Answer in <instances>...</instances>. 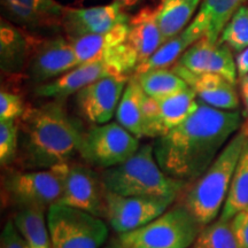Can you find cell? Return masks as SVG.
<instances>
[{"label": "cell", "instance_id": "6da1fadb", "mask_svg": "<svg viewBox=\"0 0 248 248\" xmlns=\"http://www.w3.org/2000/svg\"><path fill=\"white\" fill-rule=\"evenodd\" d=\"M243 125L240 110L217 109L199 100V106L184 122L155 139V157L170 177L191 184Z\"/></svg>", "mask_w": 248, "mask_h": 248}, {"label": "cell", "instance_id": "7a4b0ae2", "mask_svg": "<svg viewBox=\"0 0 248 248\" xmlns=\"http://www.w3.org/2000/svg\"><path fill=\"white\" fill-rule=\"evenodd\" d=\"M18 125L17 156L23 169H52L79 154L84 132L60 102L26 109Z\"/></svg>", "mask_w": 248, "mask_h": 248}, {"label": "cell", "instance_id": "3957f363", "mask_svg": "<svg viewBox=\"0 0 248 248\" xmlns=\"http://www.w3.org/2000/svg\"><path fill=\"white\" fill-rule=\"evenodd\" d=\"M106 191L123 197H154L177 200L188 183L170 177L163 171L151 144L138 151L119 166L101 171Z\"/></svg>", "mask_w": 248, "mask_h": 248}, {"label": "cell", "instance_id": "277c9868", "mask_svg": "<svg viewBox=\"0 0 248 248\" xmlns=\"http://www.w3.org/2000/svg\"><path fill=\"white\" fill-rule=\"evenodd\" d=\"M247 135L246 126L243 125L209 168L197 181L191 183L182 194V202L202 226L215 221L222 213Z\"/></svg>", "mask_w": 248, "mask_h": 248}, {"label": "cell", "instance_id": "5b68a950", "mask_svg": "<svg viewBox=\"0 0 248 248\" xmlns=\"http://www.w3.org/2000/svg\"><path fill=\"white\" fill-rule=\"evenodd\" d=\"M202 228L181 201L145 226L119 234V241L124 248H191Z\"/></svg>", "mask_w": 248, "mask_h": 248}, {"label": "cell", "instance_id": "8992f818", "mask_svg": "<svg viewBox=\"0 0 248 248\" xmlns=\"http://www.w3.org/2000/svg\"><path fill=\"white\" fill-rule=\"evenodd\" d=\"M53 248H101L108 237L104 218L55 203L46 213Z\"/></svg>", "mask_w": 248, "mask_h": 248}, {"label": "cell", "instance_id": "52a82bcc", "mask_svg": "<svg viewBox=\"0 0 248 248\" xmlns=\"http://www.w3.org/2000/svg\"><path fill=\"white\" fill-rule=\"evenodd\" d=\"M139 147V138L120 123L109 122L93 125L84 132L79 155L86 163L104 170L123 163Z\"/></svg>", "mask_w": 248, "mask_h": 248}, {"label": "cell", "instance_id": "ba28073f", "mask_svg": "<svg viewBox=\"0 0 248 248\" xmlns=\"http://www.w3.org/2000/svg\"><path fill=\"white\" fill-rule=\"evenodd\" d=\"M54 168L62 179V195L58 203L105 218L106 188L101 173L84 164L71 162Z\"/></svg>", "mask_w": 248, "mask_h": 248}, {"label": "cell", "instance_id": "9c48e42d", "mask_svg": "<svg viewBox=\"0 0 248 248\" xmlns=\"http://www.w3.org/2000/svg\"><path fill=\"white\" fill-rule=\"evenodd\" d=\"M4 187L17 208H48L60 201L62 179L57 169L14 171L6 177Z\"/></svg>", "mask_w": 248, "mask_h": 248}, {"label": "cell", "instance_id": "30bf717a", "mask_svg": "<svg viewBox=\"0 0 248 248\" xmlns=\"http://www.w3.org/2000/svg\"><path fill=\"white\" fill-rule=\"evenodd\" d=\"M176 200L154 197H123L106 191V216L110 228L123 234L145 226Z\"/></svg>", "mask_w": 248, "mask_h": 248}, {"label": "cell", "instance_id": "8fae6325", "mask_svg": "<svg viewBox=\"0 0 248 248\" xmlns=\"http://www.w3.org/2000/svg\"><path fill=\"white\" fill-rule=\"evenodd\" d=\"M129 79L128 76H108L77 92L76 104L82 116L94 125L109 123Z\"/></svg>", "mask_w": 248, "mask_h": 248}, {"label": "cell", "instance_id": "7c38bea8", "mask_svg": "<svg viewBox=\"0 0 248 248\" xmlns=\"http://www.w3.org/2000/svg\"><path fill=\"white\" fill-rule=\"evenodd\" d=\"M199 106L191 88L162 98L146 99L147 138H159L184 122Z\"/></svg>", "mask_w": 248, "mask_h": 248}, {"label": "cell", "instance_id": "4fadbf2b", "mask_svg": "<svg viewBox=\"0 0 248 248\" xmlns=\"http://www.w3.org/2000/svg\"><path fill=\"white\" fill-rule=\"evenodd\" d=\"M177 63L195 74H217L232 84L237 82V64L231 48L219 42H209L206 37L186 49Z\"/></svg>", "mask_w": 248, "mask_h": 248}, {"label": "cell", "instance_id": "5bb4252c", "mask_svg": "<svg viewBox=\"0 0 248 248\" xmlns=\"http://www.w3.org/2000/svg\"><path fill=\"white\" fill-rule=\"evenodd\" d=\"M130 18L117 2L90 8H66L62 26L70 38L84 35L105 33L120 24L129 23Z\"/></svg>", "mask_w": 248, "mask_h": 248}, {"label": "cell", "instance_id": "9a60e30c", "mask_svg": "<svg viewBox=\"0 0 248 248\" xmlns=\"http://www.w3.org/2000/svg\"><path fill=\"white\" fill-rule=\"evenodd\" d=\"M171 70L185 80L203 104L222 110H238L239 108V97L234 84L224 77L217 74H195L178 63Z\"/></svg>", "mask_w": 248, "mask_h": 248}, {"label": "cell", "instance_id": "2e32d148", "mask_svg": "<svg viewBox=\"0 0 248 248\" xmlns=\"http://www.w3.org/2000/svg\"><path fill=\"white\" fill-rule=\"evenodd\" d=\"M78 66L70 42L62 37L48 39L40 44L29 66V76L36 83H43L61 76Z\"/></svg>", "mask_w": 248, "mask_h": 248}, {"label": "cell", "instance_id": "e0dca14e", "mask_svg": "<svg viewBox=\"0 0 248 248\" xmlns=\"http://www.w3.org/2000/svg\"><path fill=\"white\" fill-rule=\"evenodd\" d=\"M108 76L115 75L105 60L83 63L61 75L53 82L39 85L36 89V94L55 100H63L69 95L84 89L85 86Z\"/></svg>", "mask_w": 248, "mask_h": 248}, {"label": "cell", "instance_id": "ac0fdd59", "mask_svg": "<svg viewBox=\"0 0 248 248\" xmlns=\"http://www.w3.org/2000/svg\"><path fill=\"white\" fill-rule=\"evenodd\" d=\"M246 0H202L190 27L209 42L217 43L223 28Z\"/></svg>", "mask_w": 248, "mask_h": 248}, {"label": "cell", "instance_id": "d6986e66", "mask_svg": "<svg viewBox=\"0 0 248 248\" xmlns=\"http://www.w3.org/2000/svg\"><path fill=\"white\" fill-rule=\"evenodd\" d=\"M147 94L135 76L129 79L116 110V121L137 138H147Z\"/></svg>", "mask_w": 248, "mask_h": 248}, {"label": "cell", "instance_id": "ffe728a7", "mask_svg": "<svg viewBox=\"0 0 248 248\" xmlns=\"http://www.w3.org/2000/svg\"><path fill=\"white\" fill-rule=\"evenodd\" d=\"M129 28L126 42L133 46L138 54L139 62L142 63L163 44L162 35L156 20V8L145 7L140 9L130 18Z\"/></svg>", "mask_w": 248, "mask_h": 248}, {"label": "cell", "instance_id": "44dd1931", "mask_svg": "<svg viewBox=\"0 0 248 248\" xmlns=\"http://www.w3.org/2000/svg\"><path fill=\"white\" fill-rule=\"evenodd\" d=\"M129 30V23H124L105 33H94V35H84L70 38V44L75 51L78 66L102 60L108 49L126 42Z\"/></svg>", "mask_w": 248, "mask_h": 248}, {"label": "cell", "instance_id": "7402d4cb", "mask_svg": "<svg viewBox=\"0 0 248 248\" xmlns=\"http://www.w3.org/2000/svg\"><path fill=\"white\" fill-rule=\"evenodd\" d=\"M201 2L202 0H161L156 7V20L163 44L188 27Z\"/></svg>", "mask_w": 248, "mask_h": 248}, {"label": "cell", "instance_id": "603a6c76", "mask_svg": "<svg viewBox=\"0 0 248 248\" xmlns=\"http://www.w3.org/2000/svg\"><path fill=\"white\" fill-rule=\"evenodd\" d=\"M30 54L27 37L5 18L0 21V68L4 73L17 74L26 66Z\"/></svg>", "mask_w": 248, "mask_h": 248}, {"label": "cell", "instance_id": "cb8c5ba5", "mask_svg": "<svg viewBox=\"0 0 248 248\" xmlns=\"http://www.w3.org/2000/svg\"><path fill=\"white\" fill-rule=\"evenodd\" d=\"M199 39H201L199 35L188 26L179 35L161 45L152 57L139 64L135 73L142 74L145 71L154 69H164V68L177 63L186 49Z\"/></svg>", "mask_w": 248, "mask_h": 248}, {"label": "cell", "instance_id": "d4e9b609", "mask_svg": "<svg viewBox=\"0 0 248 248\" xmlns=\"http://www.w3.org/2000/svg\"><path fill=\"white\" fill-rule=\"evenodd\" d=\"M13 222L28 248H53L45 210L18 208Z\"/></svg>", "mask_w": 248, "mask_h": 248}, {"label": "cell", "instance_id": "484cf974", "mask_svg": "<svg viewBox=\"0 0 248 248\" xmlns=\"http://www.w3.org/2000/svg\"><path fill=\"white\" fill-rule=\"evenodd\" d=\"M246 207H248V135L235 167L230 190L219 218L230 221Z\"/></svg>", "mask_w": 248, "mask_h": 248}, {"label": "cell", "instance_id": "4316f807", "mask_svg": "<svg viewBox=\"0 0 248 248\" xmlns=\"http://www.w3.org/2000/svg\"><path fill=\"white\" fill-rule=\"evenodd\" d=\"M135 77L144 92L152 98L167 97L190 88L181 76L167 68L135 74Z\"/></svg>", "mask_w": 248, "mask_h": 248}, {"label": "cell", "instance_id": "83f0119b", "mask_svg": "<svg viewBox=\"0 0 248 248\" xmlns=\"http://www.w3.org/2000/svg\"><path fill=\"white\" fill-rule=\"evenodd\" d=\"M191 248H240L231 221L218 218L204 225Z\"/></svg>", "mask_w": 248, "mask_h": 248}, {"label": "cell", "instance_id": "f1b7e54d", "mask_svg": "<svg viewBox=\"0 0 248 248\" xmlns=\"http://www.w3.org/2000/svg\"><path fill=\"white\" fill-rule=\"evenodd\" d=\"M219 43L240 53L248 47V7L243 5L235 11L219 35Z\"/></svg>", "mask_w": 248, "mask_h": 248}, {"label": "cell", "instance_id": "f546056e", "mask_svg": "<svg viewBox=\"0 0 248 248\" xmlns=\"http://www.w3.org/2000/svg\"><path fill=\"white\" fill-rule=\"evenodd\" d=\"M102 60H105L115 76H126L131 71H136L140 63L137 52L129 42L108 49Z\"/></svg>", "mask_w": 248, "mask_h": 248}, {"label": "cell", "instance_id": "4dcf8cb0", "mask_svg": "<svg viewBox=\"0 0 248 248\" xmlns=\"http://www.w3.org/2000/svg\"><path fill=\"white\" fill-rule=\"evenodd\" d=\"M20 125L16 120H0V162L8 166L17 157Z\"/></svg>", "mask_w": 248, "mask_h": 248}, {"label": "cell", "instance_id": "1f68e13d", "mask_svg": "<svg viewBox=\"0 0 248 248\" xmlns=\"http://www.w3.org/2000/svg\"><path fill=\"white\" fill-rule=\"evenodd\" d=\"M2 7L7 16L12 21L22 26L29 28H43L47 26H53L59 21L54 18L46 16L44 14L37 13L35 11H31L29 8L12 1H2Z\"/></svg>", "mask_w": 248, "mask_h": 248}, {"label": "cell", "instance_id": "d6a6232c", "mask_svg": "<svg viewBox=\"0 0 248 248\" xmlns=\"http://www.w3.org/2000/svg\"><path fill=\"white\" fill-rule=\"evenodd\" d=\"M2 1H12L29 8L31 11H35L37 13L44 14L54 20L61 22L66 8L55 0H2Z\"/></svg>", "mask_w": 248, "mask_h": 248}, {"label": "cell", "instance_id": "836d02e7", "mask_svg": "<svg viewBox=\"0 0 248 248\" xmlns=\"http://www.w3.org/2000/svg\"><path fill=\"white\" fill-rule=\"evenodd\" d=\"M26 113L23 100L15 93L0 92V120H17Z\"/></svg>", "mask_w": 248, "mask_h": 248}, {"label": "cell", "instance_id": "e575fe53", "mask_svg": "<svg viewBox=\"0 0 248 248\" xmlns=\"http://www.w3.org/2000/svg\"><path fill=\"white\" fill-rule=\"evenodd\" d=\"M240 248H248V207L230 219Z\"/></svg>", "mask_w": 248, "mask_h": 248}, {"label": "cell", "instance_id": "d590c367", "mask_svg": "<svg viewBox=\"0 0 248 248\" xmlns=\"http://www.w3.org/2000/svg\"><path fill=\"white\" fill-rule=\"evenodd\" d=\"M0 248H28L13 221H8L4 226V230L1 232Z\"/></svg>", "mask_w": 248, "mask_h": 248}, {"label": "cell", "instance_id": "8d00e7d4", "mask_svg": "<svg viewBox=\"0 0 248 248\" xmlns=\"http://www.w3.org/2000/svg\"><path fill=\"white\" fill-rule=\"evenodd\" d=\"M235 64H237L238 76L243 78L248 74V47L241 51L235 57Z\"/></svg>", "mask_w": 248, "mask_h": 248}, {"label": "cell", "instance_id": "74e56055", "mask_svg": "<svg viewBox=\"0 0 248 248\" xmlns=\"http://www.w3.org/2000/svg\"><path fill=\"white\" fill-rule=\"evenodd\" d=\"M114 1L117 2L123 11H131V9L137 7L142 0H114Z\"/></svg>", "mask_w": 248, "mask_h": 248}, {"label": "cell", "instance_id": "f35d334b", "mask_svg": "<svg viewBox=\"0 0 248 248\" xmlns=\"http://www.w3.org/2000/svg\"><path fill=\"white\" fill-rule=\"evenodd\" d=\"M104 248H124V247L120 244V241H117V243H113V244L107 245V246L104 247Z\"/></svg>", "mask_w": 248, "mask_h": 248}, {"label": "cell", "instance_id": "ab89813d", "mask_svg": "<svg viewBox=\"0 0 248 248\" xmlns=\"http://www.w3.org/2000/svg\"><path fill=\"white\" fill-rule=\"evenodd\" d=\"M244 104H245V109H246V114L248 116V98H244Z\"/></svg>", "mask_w": 248, "mask_h": 248}, {"label": "cell", "instance_id": "60d3db41", "mask_svg": "<svg viewBox=\"0 0 248 248\" xmlns=\"http://www.w3.org/2000/svg\"><path fill=\"white\" fill-rule=\"evenodd\" d=\"M241 79V82H248V74L246 76H244L243 78H240Z\"/></svg>", "mask_w": 248, "mask_h": 248}, {"label": "cell", "instance_id": "b9f144b4", "mask_svg": "<svg viewBox=\"0 0 248 248\" xmlns=\"http://www.w3.org/2000/svg\"><path fill=\"white\" fill-rule=\"evenodd\" d=\"M244 124H245V126H246V128H247V130H248V121H247V122H245Z\"/></svg>", "mask_w": 248, "mask_h": 248}]
</instances>
